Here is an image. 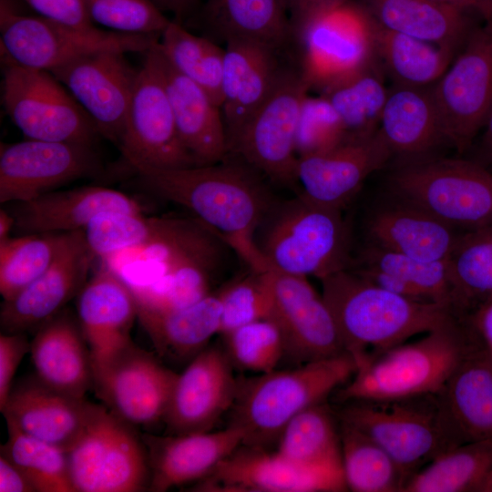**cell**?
I'll use <instances>...</instances> for the list:
<instances>
[{
    "label": "cell",
    "mask_w": 492,
    "mask_h": 492,
    "mask_svg": "<svg viewBox=\"0 0 492 492\" xmlns=\"http://www.w3.org/2000/svg\"><path fill=\"white\" fill-rule=\"evenodd\" d=\"M231 252L227 241L197 218L157 217L146 243L101 260L128 285L138 302L178 307L211 292Z\"/></svg>",
    "instance_id": "obj_1"
},
{
    "label": "cell",
    "mask_w": 492,
    "mask_h": 492,
    "mask_svg": "<svg viewBox=\"0 0 492 492\" xmlns=\"http://www.w3.org/2000/svg\"><path fill=\"white\" fill-rule=\"evenodd\" d=\"M234 157L210 165L144 171L137 173V179L144 190L183 206L220 233L249 268L265 271L254 235L277 199L262 174Z\"/></svg>",
    "instance_id": "obj_2"
},
{
    "label": "cell",
    "mask_w": 492,
    "mask_h": 492,
    "mask_svg": "<svg viewBox=\"0 0 492 492\" xmlns=\"http://www.w3.org/2000/svg\"><path fill=\"white\" fill-rule=\"evenodd\" d=\"M320 282L344 350L357 366L415 335L461 320L447 305L390 292L349 269Z\"/></svg>",
    "instance_id": "obj_3"
},
{
    "label": "cell",
    "mask_w": 492,
    "mask_h": 492,
    "mask_svg": "<svg viewBox=\"0 0 492 492\" xmlns=\"http://www.w3.org/2000/svg\"><path fill=\"white\" fill-rule=\"evenodd\" d=\"M343 212L301 192L277 199L255 231V246L267 268L320 280L350 263L352 229Z\"/></svg>",
    "instance_id": "obj_4"
},
{
    "label": "cell",
    "mask_w": 492,
    "mask_h": 492,
    "mask_svg": "<svg viewBox=\"0 0 492 492\" xmlns=\"http://www.w3.org/2000/svg\"><path fill=\"white\" fill-rule=\"evenodd\" d=\"M479 347L467 323L458 320L361 364L335 392L336 399L344 403L436 395L459 364Z\"/></svg>",
    "instance_id": "obj_5"
},
{
    "label": "cell",
    "mask_w": 492,
    "mask_h": 492,
    "mask_svg": "<svg viewBox=\"0 0 492 492\" xmlns=\"http://www.w3.org/2000/svg\"><path fill=\"white\" fill-rule=\"evenodd\" d=\"M356 370L354 357L344 353L240 382L229 425L242 430L244 445L267 448L293 417L325 403Z\"/></svg>",
    "instance_id": "obj_6"
},
{
    "label": "cell",
    "mask_w": 492,
    "mask_h": 492,
    "mask_svg": "<svg viewBox=\"0 0 492 492\" xmlns=\"http://www.w3.org/2000/svg\"><path fill=\"white\" fill-rule=\"evenodd\" d=\"M375 36L362 3L344 0L292 26L290 54L309 91L319 94L377 60Z\"/></svg>",
    "instance_id": "obj_7"
},
{
    "label": "cell",
    "mask_w": 492,
    "mask_h": 492,
    "mask_svg": "<svg viewBox=\"0 0 492 492\" xmlns=\"http://www.w3.org/2000/svg\"><path fill=\"white\" fill-rule=\"evenodd\" d=\"M386 188L458 231L492 223V171L472 159L436 156L397 164Z\"/></svg>",
    "instance_id": "obj_8"
},
{
    "label": "cell",
    "mask_w": 492,
    "mask_h": 492,
    "mask_svg": "<svg viewBox=\"0 0 492 492\" xmlns=\"http://www.w3.org/2000/svg\"><path fill=\"white\" fill-rule=\"evenodd\" d=\"M339 421L383 447L408 477L441 453L456 446L438 396L342 403Z\"/></svg>",
    "instance_id": "obj_9"
},
{
    "label": "cell",
    "mask_w": 492,
    "mask_h": 492,
    "mask_svg": "<svg viewBox=\"0 0 492 492\" xmlns=\"http://www.w3.org/2000/svg\"><path fill=\"white\" fill-rule=\"evenodd\" d=\"M160 36L124 34L91 26L77 27L18 12L11 0L0 4L1 52L22 66L51 71L99 51L144 53Z\"/></svg>",
    "instance_id": "obj_10"
},
{
    "label": "cell",
    "mask_w": 492,
    "mask_h": 492,
    "mask_svg": "<svg viewBox=\"0 0 492 492\" xmlns=\"http://www.w3.org/2000/svg\"><path fill=\"white\" fill-rule=\"evenodd\" d=\"M1 101L15 126L30 139L93 146L94 122L48 70L17 64L1 52Z\"/></svg>",
    "instance_id": "obj_11"
},
{
    "label": "cell",
    "mask_w": 492,
    "mask_h": 492,
    "mask_svg": "<svg viewBox=\"0 0 492 492\" xmlns=\"http://www.w3.org/2000/svg\"><path fill=\"white\" fill-rule=\"evenodd\" d=\"M133 426L97 405L86 430L67 452L76 492L149 489L147 448Z\"/></svg>",
    "instance_id": "obj_12"
},
{
    "label": "cell",
    "mask_w": 492,
    "mask_h": 492,
    "mask_svg": "<svg viewBox=\"0 0 492 492\" xmlns=\"http://www.w3.org/2000/svg\"><path fill=\"white\" fill-rule=\"evenodd\" d=\"M158 43L143 53L118 148L136 174L198 166L176 128L163 82Z\"/></svg>",
    "instance_id": "obj_13"
},
{
    "label": "cell",
    "mask_w": 492,
    "mask_h": 492,
    "mask_svg": "<svg viewBox=\"0 0 492 492\" xmlns=\"http://www.w3.org/2000/svg\"><path fill=\"white\" fill-rule=\"evenodd\" d=\"M431 91L447 144L466 152L492 108V22L473 29Z\"/></svg>",
    "instance_id": "obj_14"
},
{
    "label": "cell",
    "mask_w": 492,
    "mask_h": 492,
    "mask_svg": "<svg viewBox=\"0 0 492 492\" xmlns=\"http://www.w3.org/2000/svg\"><path fill=\"white\" fill-rule=\"evenodd\" d=\"M309 88L293 60L228 155L241 158L273 183L296 188L299 113Z\"/></svg>",
    "instance_id": "obj_15"
},
{
    "label": "cell",
    "mask_w": 492,
    "mask_h": 492,
    "mask_svg": "<svg viewBox=\"0 0 492 492\" xmlns=\"http://www.w3.org/2000/svg\"><path fill=\"white\" fill-rule=\"evenodd\" d=\"M93 364L97 396L132 425L163 422L178 374L134 342Z\"/></svg>",
    "instance_id": "obj_16"
},
{
    "label": "cell",
    "mask_w": 492,
    "mask_h": 492,
    "mask_svg": "<svg viewBox=\"0 0 492 492\" xmlns=\"http://www.w3.org/2000/svg\"><path fill=\"white\" fill-rule=\"evenodd\" d=\"M93 146L27 138L1 144L0 202L26 201L75 179L97 174Z\"/></svg>",
    "instance_id": "obj_17"
},
{
    "label": "cell",
    "mask_w": 492,
    "mask_h": 492,
    "mask_svg": "<svg viewBox=\"0 0 492 492\" xmlns=\"http://www.w3.org/2000/svg\"><path fill=\"white\" fill-rule=\"evenodd\" d=\"M125 55L118 51L95 52L50 71L90 117L100 137L118 149L124 137L138 71Z\"/></svg>",
    "instance_id": "obj_18"
},
{
    "label": "cell",
    "mask_w": 492,
    "mask_h": 492,
    "mask_svg": "<svg viewBox=\"0 0 492 492\" xmlns=\"http://www.w3.org/2000/svg\"><path fill=\"white\" fill-rule=\"evenodd\" d=\"M214 492H341L347 487L343 470L307 468L276 452L241 445L196 486Z\"/></svg>",
    "instance_id": "obj_19"
},
{
    "label": "cell",
    "mask_w": 492,
    "mask_h": 492,
    "mask_svg": "<svg viewBox=\"0 0 492 492\" xmlns=\"http://www.w3.org/2000/svg\"><path fill=\"white\" fill-rule=\"evenodd\" d=\"M272 292L271 318L285 340L284 357L302 364L346 353L333 314L308 277L268 268Z\"/></svg>",
    "instance_id": "obj_20"
},
{
    "label": "cell",
    "mask_w": 492,
    "mask_h": 492,
    "mask_svg": "<svg viewBox=\"0 0 492 492\" xmlns=\"http://www.w3.org/2000/svg\"><path fill=\"white\" fill-rule=\"evenodd\" d=\"M225 350L208 345L178 374L163 419L169 435L210 431L230 413L239 381Z\"/></svg>",
    "instance_id": "obj_21"
},
{
    "label": "cell",
    "mask_w": 492,
    "mask_h": 492,
    "mask_svg": "<svg viewBox=\"0 0 492 492\" xmlns=\"http://www.w3.org/2000/svg\"><path fill=\"white\" fill-rule=\"evenodd\" d=\"M225 44L220 110L229 154L277 86L292 56H283L289 49L244 39Z\"/></svg>",
    "instance_id": "obj_22"
},
{
    "label": "cell",
    "mask_w": 492,
    "mask_h": 492,
    "mask_svg": "<svg viewBox=\"0 0 492 492\" xmlns=\"http://www.w3.org/2000/svg\"><path fill=\"white\" fill-rule=\"evenodd\" d=\"M96 255L84 231L67 233L51 265L16 295L3 302L0 323L4 333H25L40 327L79 293Z\"/></svg>",
    "instance_id": "obj_23"
},
{
    "label": "cell",
    "mask_w": 492,
    "mask_h": 492,
    "mask_svg": "<svg viewBox=\"0 0 492 492\" xmlns=\"http://www.w3.org/2000/svg\"><path fill=\"white\" fill-rule=\"evenodd\" d=\"M391 159V151L379 131L365 139L298 158L296 192L344 211L354 202L367 178Z\"/></svg>",
    "instance_id": "obj_24"
},
{
    "label": "cell",
    "mask_w": 492,
    "mask_h": 492,
    "mask_svg": "<svg viewBox=\"0 0 492 492\" xmlns=\"http://www.w3.org/2000/svg\"><path fill=\"white\" fill-rule=\"evenodd\" d=\"M97 407L36 378L13 386L1 412L6 424L67 452L86 430Z\"/></svg>",
    "instance_id": "obj_25"
},
{
    "label": "cell",
    "mask_w": 492,
    "mask_h": 492,
    "mask_svg": "<svg viewBox=\"0 0 492 492\" xmlns=\"http://www.w3.org/2000/svg\"><path fill=\"white\" fill-rule=\"evenodd\" d=\"M363 240L369 244L422 261L447 260L459 234L427 211L387 194L363 218Z\"/></svg>",
    "instance_id": "obj_26"
},
{
    "label": "cell",
    "mask_w": 492,
    "mask_h": 492,
    "mask_svg": "<svg viewBox=\"0 0 492 492\" xmlns=\"http://www.w3.org/2000/svg\"><path fill=\"white\" fill-rule=\"evenodd\" d=\"M149 466V490L164 492L171 487L200 481L220 461L244 442V433L228 425L219 431L165 436L145 434Z\"/></svg>",
    "instance_id": "obj_27"
},
{
    "label": "cell",
    "mask_w": 492,
    "mask_h": 492,
    "mask_svg": "<svg viewBox=\"0 0 492 492\" xmlns=\"http://www.w3.org/2000/svg\"><path fill=\"white\" fill-rule=\"evenodd\" d=\"M14 230L21 234L64 233L84 230L103 212H143L125 193L101 186L56 190L35 199L13 203Z\"/></svg>",
    "instance_id": "obj_28"
},
{
    "label": "cell",
    "mask_w": 492,
    "mask_h": 492,
    "mask_svg": "<svg viewBox=\"0 0 492 492\" xmlns=\"http://www.w3.org/2000/svg\"><path fill=\"white\" fill-rule=\"evenodd\" d=\"M77 314L92 363L133 342L130 331L138 318L135 297L128 285L103 263L78 293Z\"/></svg>",
    "instance_id": "obj_29"
},
{
    "label": "cell",
    "mask_w": 492,
    "mask_h": 492,
    "mask_svg": "<svg viewBox=\"0 0 492 492\" xmlns=\"http://www.w3.org/2000/svg\"><path fill=\"white\" fill-rule=\"evenodd\" d=\"M378 131L398 164L436 157L447 144L431 87L392 85Z\"/></svg>",
    "instance_id": "obj_30"
},
{
    "label": "cell",
    "mask_w": 492,
    "mask_h": 492,
    "mask_svg": "<svg viewBox=\"0 0 492 492\" xmlns=\"http://www.w3.org/2000/svg\"><path fill=\"white\" fill-rule=\"evenodd\" d=\"M437 396L457 446L492 442V357L486 349L471 352Z\"/></svg>",
    "instance_id": "obj_31"
},
{
    "label": "cell",
    "mask_w": 492,
    "mask_h": 492,
    "mask_svg": "<svg viewBox=\"0 0 492 492\" xmlns=\"http://www.w3.org/2000/svg\"><path fill=\"white\" fill-rule=\"evenodd\" d=\"M160 64L182 144L198 166L221 161L228 156V146L220 106L202 87L178 72L161 51Z\"/></svg>",
    "instance_id": "obj_32"
},
{
    "label": "cell",
    "mask_w": 492,
    "mask_h": 492,
    "mask_svg": "<svg viewBox=\"0 0 492 492\" xmlns=\"http://www.w3.org/2000/svg\"><path fill=\"white\" fill-rule=\"evenodd\" d=\"M36 378L46 386L84 398L93 384V364L79 323L58 313L43 323L30 343Z\"/></svg>",
    "instance_id": "obj_33"
},
{
    "label": "cell",
    "mask_w": 492,
    "mask_h": 492,
    "mask_svg": "<svg viewBox=\"0 0 492 492\" xmlns=\"http://www.w3.org/2000/svg\"><path fill=\"white\" fill-rule=\"evenodd\" d=\"M380 26L459 52L476 27L466 9L433 0H360Z\"/></svg>",
    "instance_id": "obj_34"
},
{
    "label": "cell",
    "mask_w": 492,
    "mask_h": 492,
    "mask_svg": "<svg viewBox=\"0 0 492 492\" xmlns=\"http://www.w3.org/2000/svg\"><path fill=\"white\" fill-rule=\"evenodd\" d=\"M221 302L211 292L187 307L152 312L138 310V320L158 354L169 362L190 363L219 334Z\"/></svg>",
    "instance_id": "obj_35"
},
{
    "label": "cell",
    "mask_w": 492,
    "mask_h": 492,
    "mask_svg": "<svg viewBox=\"0 0 492 492\" xmlns=\"http://www.w3.org/2000/svg\"><path fill=\"white\" fill-rule=\"evenodd\" d=\"M201 15L210 34L224 42L244 39L290 47L288 0H207Z\"/></svg>",
    "instance_id": "obj_36"
},
{
    "label": "cell",
    "mask_w": 492,
    "mask_h": 492,
    "mask_svg": "<svg viewBox=\"0 0 492 492\" xmlns=\"http://www.w3.org/2000/svg\"><path fill=\"white\" fill-rule=\"evenodd\" d=\"M375 47L376 58L392 85L415 87L433 86L457 54L449 47L394 32L378 24Z\"/></svg>",
    "instance_id": "obj_37"
},
{
    "label": "cell",
    "mask_w": 492,
    "mask_h": 492,
    "mask_svg": "<svg viewBox=\"0 0 492 492\" xmlns=\"http://www.w3.org/2000/svg\"><path fill=\"white\" fill-rule=\"evenodd\" d=\"M446 261L451 305L464 320L492 296V223L461 231Z\"/></svg>",
    "instance_id": "obj_38"
},
{
    "label": "cell",
    "mask_w": 492,
    "mask_h": 492,
    "mask_svg": "<svg viewBox=\"0 0 492 492\" xmlns=\"http://www.w3.org/2000/svg\"><path fill=\"white\" fill-rule=\"evenodd\" d=\"M276 452L307 468L343 469L340 423L323 403L298 414L282 430Z\"/></svg>",
    "instance_id": "obj_39"
},
{
    "label": "cell",
    "mask_w": 492,
    "mask_h": 492,
    "mask_svg": "<svg viewBox=\"0 0 492 492\" xmlns=\"http://www.w3.org/2000/svg\"><path fill=\"white\" fill-rule=\"evenodd\" d=\"M384 76L376 60L319 93L329 100L338 114L345 142L365 139L378 131L388 95Z\"/></svg>",
    "instance_id": "obj_40"
},
{
    "label": "cell",
    "mask_w": 492,
    "mask_h": 492,
    "mask_svg": "<svg viewBox=\"0 0 492 492\" xmlns=\"http://www.w3.org/2000/svg\"><path fill=\"white\" fill-rule=\"evenodd\" d=\"M492 468V442L454 446L412 474L403 492H477Z\"/></svg>",
    "instance_id": "obj_41"
},
{
    "label": "cell",
    "mask_w": 492,
    "mask_h": 492,
    "mask_svg": "<svg viewBox=\"0 0 492 492\" xmlns=\"http://www.w3.org/2000/svg\"><path fill=\"white\" fill-rule=\"evenodd\" d=\"M339 423L342 465L347 489L354 492H403L407 477L394 458L364 434Z\"/></svg>",
    "instance_id": "obj_42"
},
{
    "label": "cell",
    "mask_w": 492,
    "mask_h": 492,
    "mask_svg": "<svg viewBox=\"0 0 492 492\" xmlns=\"http://www.w3.org/2000/svg\"><path fill=\"white\" fill-rule=\"evenodd\" d=\"M158 44L167 61L202 87L220 108L224 48L205 36L190 33L174 20L162 32Z\"/></svg>",
    "instance_id": "obj_43"
},
{
    "label": "cell",
    "mask_w": 492,
    "mask_h": 492,
    "mask_svg": "<svg viewBox=\"0 0 492 492\" xmlns=\"http://www.w3.org/2000/svg\"><path fill=\"white\" fill-rule=\"evenodd\" d=\"M359 268L374 269L395 275L417 288L428 300L452 308L446 260L422 261L376 246L357 244L352 248L347 269Z\"/></svg>",
    "instance_id": "obj_44"
},
{
    "label": "cell",
    "mask_w": 492,
    "mask_h": 492,
    "mask_svg": "<svg viewBox=\"0 0 492 492\" xmlns=\"http://www.w3.org/2000/svg\"><path fill=\"white\" fill-rule=\"evenodd\" d=\"M6 425L8 438L0 455L21 470L36 492H76L66 451Z\"/></svg>",
    "instance_id": "obj_45"
},
{
    "label": "cell",
    "mask_w": 492,
    "mask_h": 492,
    "mask_svg": "<svg viewBox=\"0 0 492 492\" xmlns=\"http://www.w3.org/2000/svg\"><path fill=\"white\" fill-rule=\"evenodd\" d=\"M67 232L23 234L0 242V293L9 300L53 262Z\"/></svg>",
    "instance_id": "obj_46"
},
{
    "label": "cell",
    "mask_w": 492,
    "mask_h": 492,
    "mask_svg": "<svg viewBox=\"0 0 492 492\" xmlns=\"http://www.w3.org/2000/svg\"><path fill=\"white\" fill-rule=\"evenodd\" d=\"M221 337L224 350L235 368L265 374L277 369L284 358V335L272 318L242 325Z\"/></svg>",
    "instance_id": "obj_47"
},
{
    "label": "cell",
    "mask_w": 492,
    "mask_h": 492,
    "mask_svg": "<svg viewBox=\"0 0 492 492\" xmlns=\"http://www.w3.org/2000/svg\"><path fill=\"white\" fill-rule=\"evenodd\" d=\"M218 292L221 302L220 336L242 325L272 316V292L268 269L259 271L249 268Z\"/></svg>",
    "instance_id": "obj_48"
},
{
    "label": "cell",
    "mask_w": 492,
    "mask_h": 492,
    "mask_svg": "<svg viewBox=\"0 0 492 492\" xmlns=\"http://www.w3.org/2000/svg\"><path fill=\"white\" fill-rule=\"evenodd\" d=\"M90 21L109 30L160 36L169 22L150 0H83Z\"/></svg>",
    "instance_id": "obj_49"
},
{
    "label": "cell",
    "mask_w": 492,
    "mask_h": 492,
    "mask_svg": "<svg viewBox=\"0 0 492 492\" xmlns=\"http://www.w3.org/2000/svg\"><path fill=\"white\" fill-rule=\"evenodd\" d=\"M342 122L329 100L321 94L302 100L296 129L298 158L328 151L344 143Z\"/></svg>",
    "instance_id": "obj_50"
},
{
    "label": "cell",
    "mask_w": 492,
    "mask_h": 492,
    "mask_svg": "<svg viewBox=\"0 0 492 492\" xmlns=\"http://www.w3.org/2000/svg\"><path fill=\"white\" fill-rule=\"evenodd\" d=\"M27 352L30 343L25 333H6L0 335V410L6 403L13 387L15 372Z\"/></svg>",
    "instance_id": "obj_51"
},
{
    "label": "cell",
    "mask_w": 492,
    "mask_h": 492,
    "mask_svg": "<svg viewBox=\"0 0 492 492\" xmlns=\"http://www.w3.org/2000/svg\"><path fill=\"white\" fill-rule=\"evenodd\" d=\"M38 15L57 23L77 27L94 26L83 0H23Z\"/></svg>",
    "instance_id": "obj_52"
},
{
    "label": "cell",
    "mask_w": 492,
    "mask_h": 492,
    "mask_svg": "<svg viewBox=\"0 0 492 492\" xmlns=\"http://www.w3.org/2000/svg\"><path fill=\"white\" fill-rule=\"evenodd\" d=\"M349 270L390 292L415 300L430 301L417 288L395 275L374 269L359 268Z\"/></svg>",
    "instance_id": "obj_53"
},
{
    "label": "cell",
    "mask_w": 492,
    "mask_h": 492,
    "mask_svg": "<svg viewBox=\"0 0 492 492\" xmlns=\"http://www.w3.org/2000/svg\"><path fill=\"white\" fill-rule=\"evenodd\" d=\"M465 321L480 345L492 354V296L479 304Z\"/></svg>",
    "instance_id": "obj_54"
},
{
    "label": "cell",
    "mask_w": 492,
    "mask_h": 492,
    "mask_svg": "<svg viewBox=\"0 0 492 492\" xmlns=\"http://www.w3.org/2000/svg\"><path fill=\"white\" fill-rule=\"evenodd\" d=\"M0 492H36L21 470L2 455H0Z\"/></svg>",
    "instance_id": "obj_55"
},
{
    "label": "cell",
    "mask_w": 492,
    "mask_h": 492,
    "mask_svg": "<svg viewBox=\"0 0 492 492\" xmlns=\"http://www.w3.org/2000/svg\"><path fill=\"white\" fill-rule=\"evenodd\" d=\"M343 1L344 0H288L291 26L320 9Z\"/></svg>",
    "instance_id": "obj_56"
},
{
    "label": "cell",
    "mask_w": 492,
    "mask_h": 492,
    "mask_svg": "<svg viewBox=\"0 0 492 492\" xmlns=\"http://www.w3.org/2000/svg\"><path fill=\"white\" fill-rule=\"evenodd\" d=\"M492 171V108L472 159Z\"/></svg>",
    "instance_id": "obj_57"
},
{
    "label": "cell",
    "mask_w": 492,
    "mask_h": 492,
    "mask_svg": "<svg viewBox=\"0 0 492 492\" xmlns=\"http://www.w3.org/2000/svg\"><path fill=\"white\" fill-rule=\"evenodd\" d=\"M152 1L163 13H171L175 19L174 21L181 24L184 17H186L197 5L199 0H150Z\"/></svg>",
    "instance_id": "obj_58"
},
{
    "label": "cell",
    "mask_w": 492,
    "mask_h": 492,
    "mask_svg": "<svg viewBox=\"0 0 492 492\" xmlns=\"http://www.w3.org/2000/svg\"><path fill=\"white\" fill-rule=\"evenodd\" d=\"M15 228V219L7 210H0V242L9 238L10 231Z\"/></svg>",
    "instance_id": "obj_59"
},
{
    "label": "cell",
    "mask_w": 492,
    "mask_h": 492,
    "mask_svg": "<svg viewBox=\"0 0 492 492\" xmlns=\"http://www.w3.org/2000/svg\"><path fill=\"white\" fill-rule=\"evenodd\" d=\"M478 15L485 22H492V0H476Z\"/></svg>",
    "instance_id": "obj_60"
},
{
    "label": "cell",
    "mask_w": 492,
    "mask_h": 492,
    "mask_svg": "<svg viewBox=\"0 0 492 492\" xmlns=\"http://www.w3.org/2000/svg\"><path fill=\"white\" fill-rule=\"evenodd\" d=\"M433 1L456 5L466 8V9H470L478 14L477 5L476 0H433Z\"/></svg>",
    "instance_id": "obj_61"
},
{
    "label": "cell",
    "mask_w": 492,
    "mask_h": 492,
    "mask_svg": "<svg viewBox=\"0 0 492 492\" xmlns=\"http://www.w3.org/2000/svg\"><path fill=\"white\" fill-rule=\"evenodd\" d=\"M477 492H492V468L479 486Z\"/></svg>",
    "instance_id": "obj_62"
},
{
    "label": "cell",
    "mask_w": 492,
    "mask_h": 492,
    "mask_svg": "<svg viewBox=\"0 0 492 492\" xmlns=\"http://www.w3.org/2000/svg\"><path fill=\"white\" fill-rule=\"evenodd\" d=\"M490 356L492 357V354H490Z\"/></svg>",
    "instance_id": "obj_63"
}]
</instances>
